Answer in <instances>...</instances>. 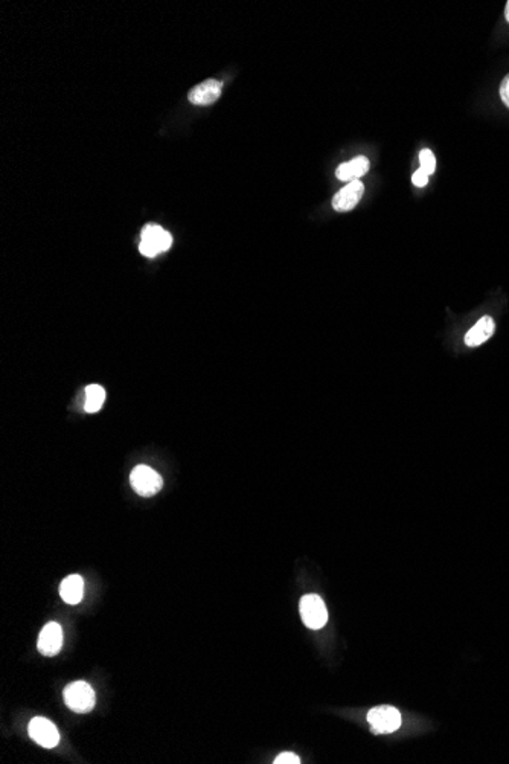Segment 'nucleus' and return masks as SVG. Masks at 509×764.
Masks as SVG:
<instances>
[{
    "label": "nucleus",
    "mask_w": 509,
    "mask_h": 764,
    "mask_svg": "<svg viewBox=\"0 0 509 764\" xmlns=\"http://www.w3.org/2000/svg\"><path fill=\"white\" fill-rule=\"evenodd\" d=\"M64 703L73 713L86 714L95 708L96 696L93 688L87 682H73L64 689Z\"/></svg>",
    "instance_id": "1"
},
{
    "label": "nucleus",
    "mask_w": 509,
    "mask_h": 764,
    "mask_svg": "<svg viewBox=\"0 0 509 764\" xmlns=\"http://www.w3.org/2000/svg\"><path fill=\"white\" fill-rule=\"evenodd\" d=\"M171 243H173V236L169 235V232L157 225H148L142 231L139 250L142 255L153 258L162 254V252H167L171 248Z\"/></svg>",
    "instance_id": "2"
},
{
    "label": "nucleus",
    "mask_w": 509,
    "mask_h": 764,
    "mask_svg": "<svg viewBox=\"0 0 509 764\" xmlns=\"http://www.w3.org/2000/svg\"><path fill=\"white\" fill-rule=\"evenodd\" d=\"M130 482L134 492L144 498H149L159 493L163 485V479L159 473L148 465L134 467L130 474Z\"/></svg>",
    "instance_id": "3"
},
{
    "label": "nucleus",
    "mask_w": 509,
    "mask_h": 764,
    "mask_svg": "<svg viewBox=\"0 0 509 764\" xmlns=\"http://www.w3.org/2000/svg\"><path fill=\"white\" fill-rule=\"evenodd\" d=\"M299 611H301L304 624L308 628L319 630L326 624L328 612L325 603L322 602L319 595H314V593L305 595L301 599V604H299Z\"/></svg>",
    "instance_id": "4"
},
{
    "label": "nucleus",
    "mask_w": 509,
    "mask_h": 764,
    "mask_svg": "<svg viewBox=\"0 0 509 764\" xmlns=\"http://www.w3.org/2000/svg\"><path fill=\"white\" fill-rule=\"evenodd\" d=\"M368 722L376 734H391L401 726V714L396 708L385 705L369 711Z\"/></svg>",
    "instance_id": "5"
},
{
    "label": "nucleus",
    "mask_w": 509,
    "mask_h": 764,
    "mask_svg": "<svg viewBox=\"0 0 509 764\" xmlns=\"http://www.w3.org/2000/svg\"><path fill=\"white\" fill-rule=\"evenodd\" d=\"M29 737H31L37 745H40L46 749L55 747L59 743V734L55 728V725L44 717H35L29 723Z\"/></svg>",
    "instance_id": "6"
},
{
    "label": "nucleus",
    "mask_w": 509,
    "mask_h": 764,
    "mask_svg": "<svg viewBox=\"0 0 509 764\" xmlns=\"http://www.w3.org/2000/svg\"><path fill=\"white\" fill-rule=\"evenodd\" d=\"M364 192V185L360 180L349 182L333 197V207L337 212H348L360 202Z\"/></svg>",
    "instance_id": "7"
},
{
    "label": "nucleus",
    "mask_w": 509,
    "mask_h": 764,
    "mask_svg": "<svg viewBox=\"0 0 509 764\" xmlns=\"http://www.w3.org/2000/svg\"><path fill=\"white\" fill-rule=\"evenodd\" d=\"M63 645V630L58 622H49L43 627L39 636L37 647L43 656H55L62 650Z\"/></svg>",
    "instance_id": "8"
},
{
    "label": "nucleus",
    "mask_w": 509,
    "mask_h": 764,
    "mask_svg": "<svg viewBox=\"0 0 509 764\" xmlns=\"http://www.w3.org/2000/svg\"><path fill=\"white\" fill-rule=\"evenodd\" d=\"M223 84L216 80H207L196 87H192L188 93V100L196 106H207L220 98Z\"/></svg>",
    "instance_id": "9"
},
{
    "label": "nucleus",
    "mask_w": 509,
    "mask_h": 764,
    "mask_svg": "<svg viewBox=\"0 0 509 764\" xmlns=\"http://www.w3.org/2000/svg\"><path fill=\"white\" fill-rule=\"evenodd\" d=\"M368 171H369L368 158H364V156H357V158H354L353 160L342 163V165L337 168L335 176L339 180L349 183L353 180H358V177L364 176Z\"/></svg>",
    "instance_id": "10"
},
{
    "label": "nucleus",
    "mask_w": 509,
    "mask_h": 764,
    "mask_svg": "<svg viewBox=\"0 0 509 764\" xmlns=\"http://www.w3.org/2000/svg\"><path fill=\"white\" fill-rule=\"evenodd\" d=\"M59 597L67 604H78L84 597V580L80 575L66 577L59 586Z\"/></svg>",
    "instance_id": "11"
},
{
    "label": "nucleus",
    "mask_w": 509,
    "mask_h": 764,
    "mask_svg": "<svg viewBox=\"0 0 509 764\" xmlns=\"http://www.w3.org/2000/svg\"><path fill=\"white\" fill-rule=\"evenodd\" d=\"M494 328H496V325H494V321L490 317V316H485L482 317L481 321H479L473 328H471L467 336H465V345L467 346H479L482 345L485 340H488L492 333H494Z\"/></svg>",
    "instance_id": "12"
},
{
    "label": "nucleus",
    "mask_w": 509,
    "mask_h": 764,
    "mask_svg": "<svg viewBox=\"0 0 509 764\" xmlns=\"http://www.w3.org/2000/svg\"><path fill=\"white\" fill-rule=\"evenodd\" d=\"M106 402V389L100 384H89L86 388V404L84 409L89 413L98 412Z\"/></svg>",
    "instance_id": "13"
},
{
    "label": "nucleus",
    "mask_w": 509,
    "mask_h": 764,
    "mask_svg": "<svg viewBox=\"0 0 509 764\" xmlns=\"http://www.w3.org/2000/svg\"><path fill=\"white\" fill-rule=\"evenodd\" d=\"M419 163H421V169H424V171L427 173L429 176L433 171H435V168H436L435 156H433V153L430 150H427V148H424V150L419 153Z\"/></svg>",
    "instance_id": "14"
},
{
    "label": "nucleus",
    "mask_w": 509,
    "mask_h": 764,
    "mask_svg": "<svg viewBox=\"0 0 509 764\" xmlns=\"http://www.w3.org/2000/svg\"><path fill=\"white\" fill-rule=\"evenodd\" d=\"M301 758L293 752H282L279 756H276L275 764H299Z\"/></svg>",
    "instance_id": "15"
},
{
    "label": "nucleus",
    "mask_w": 509,
    "mask_h": 764,
    "mask_svg": "<svg viewBox=\"0 0 509 764\" xmlns=\"http://www.w3.org/2000/svg\"><path fill=\"white\" fill-rule=\"evenodd\" d=\"M411 182H414V185H416V187L423 188V187H425V185H427V182H429V174L425 173L424 169L419 168L418 171H415V174L411 176Z\"/></svg>",
    "instance_id": "16"
},
{
    "label": "nucleus",
    "mask_w": 509,
    "mask_h": 764,
    "mask_svg": "<svg viewBox=\"0 0 509 764\" xmlns=\"http://www.w3.org/2000/svg\"><path fill=\"white\" fill-rule=\"evenodd\" d=\"M500 98L505 106L509 109V73L503 78L500 84Z\"/></svg>",
    "instance_id": "17"
},
{
    "label": "nucleus",
    "mask_w": 509,
    "mask_h": 764,
    "mask_svg": "<svg viewBox=\"0 0 509 764\" xmlns=\"http://www.w3.org/2000/svg\"><path fill=\"white\" fill-rule=\"evenodd\" d=\"M505 19H506V21L509 24V0L506 2V6H505Z\"/></svg>",
    "instance_id": "18"
}]
</instances>
